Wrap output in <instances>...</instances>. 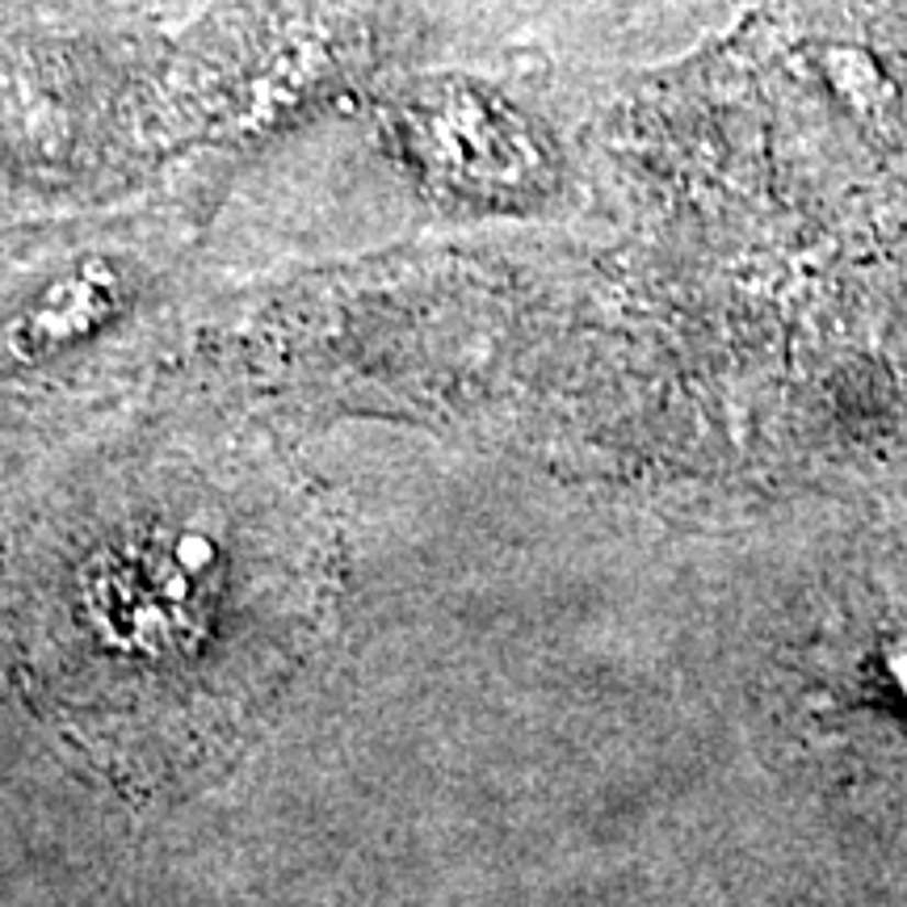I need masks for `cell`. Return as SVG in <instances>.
<instances>
[{"label": "cell", "instance_id": "1", "mask_svg": "<svg viewBox=\"0 0 907 907\" xmlns=\"http://www.w3.org/2000/svg\"><path fill=\"white\" fill-rule=\"evenodd\" d=\"M303 601L294 504L269 458L144 437L25 529L13 626L51 718L122 777L168 782L257 718Z\"/></svg>", "mask_w": 907, "mask_h": 907}]
</instances>
